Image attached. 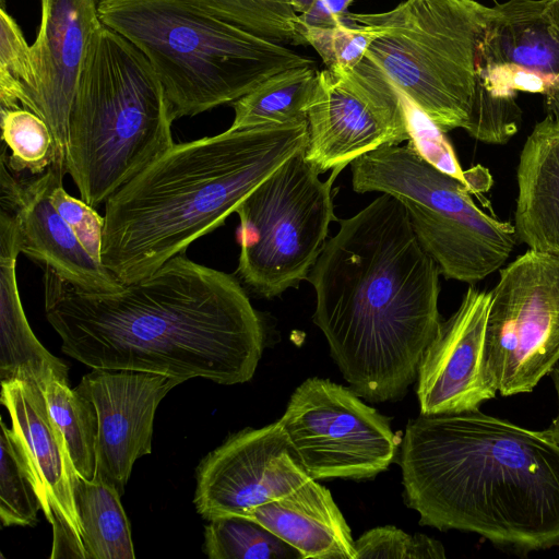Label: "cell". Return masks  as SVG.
Listing matches in <instances>:
<instances>
[{
	"mask_svg": "<svg viewBox=\"0 0 559 559\" xmlns=\"http://www.w3.org/2000/svg\"><path fill=\"white\" fill-rule=\"evenodd\" d=\"M45 313L62 352L103 369L245 383L264 347L262 320L239 280L179 253L117 292L76 288L43 267Z\"/></svg>",
	"mask_w": 559,
	"mask_h": 559,
	"instance_id": "6da1fadb",
	"label": "cell"
},
{
	"mask_svg": "<svg viewBox=\"0 0 559 559\" xmlns=\"http://www.w3.org/2000/svg\"><path fill=\"white\" fill-rule=\"evenodd\" d=\"M338 222L307 277L316 292L312 320L357 395L402 400L442 322L439 265L390 194Z\"/></svg>",
	"mask_w": 559,
	"mask_h": 559,
	"instance_id": "7a4b0ae2",
	"label": "cell"
},
{
	"mask_svg": "<svg viewBox=\"0 0 559 559\" xmlns=\"http://www.w3.org/2000/svg\"><path fill=\"white\" fill-rule=\"evenodd\" d=\"M419 524L483 536L516 552L559 546V444L478 409L419 414L397 453Z\"/></svg>",
	"mask_w": 559,
	"mask_h": 559,
	"instance_id": "3957f363",
	"label": "cell"
},
{
	"mask_svg": "<svg viewBox=\"0 0 559 559\" xmlns=\"http://www.w3.org/2000/svg\"><path fill=\"white\" fill-rule=\"evenodd\" d=\"M307 142L301 120L175 143L106 201L103 265L122 284L151 275L222 226Z\"/></svg>",
	"mask_w": 559,
	"mask_h": 559,
	"instance_id": "277c9868",
	"label": "cell"
},
{
	"mask_svg": "<svg viewBox=\"0 0 559 559\" xmlns=\"http://www.w3.org/2000/svg\"><path fill=\"white\" fill-rule=\"evenodd\" d=\"M493 15L475 0H404L345 19L376 33L365 58L444 133L464 129L490 144L519 130L516 96H493L480 75V46Z\"/></svg>",
	"mask_w": 559,
	"mask_h": 559,
	"instance_id": "5b68a950",
	"label": "cell"
},
{
	"mask_svg": "<svg viewBox=\"0 0 559 559\" xmlns=\"http://www.w3.org/2000/svg\"><path fill=\"white\" fill-rule=\"evenodd\" d=\"M98 14L151 62L175 120L234 103L281 71L314 64L195 0H99Z\"/></svg>",
	"mask_w": 559,
	"mask_h": 559,
	"instance_id": "8992f818",
	"label": "cell"
},
{
	"mask_svg": "<svg viewBox=\"0 0 559 559\" xmlns=\"http://www.w3.org/2000/svg\"><path fill=\"white\" fill-rule=\"evenodd\" d=\"M175 118L144 53L102 25L93 35L70 110L67 174L97 207L175 143Z\"/></svg>",
	"mask_w": 559,
	"mask_h": 559,
	"instance_id": "52a82bcc",
	"label": "cell"
},
{
	"mask_svg": "<svg viewBox=\"0 0 559 559\" xmlns=\"http://www.w3.org/2000/svg\"><path fill=\"white\" fill-rule=\"evenodd\" d=\"M349 165L354 191L386 193L402 203L445 278L474 284L512 252L514 225L478 209L468 185L430 164L411 143L383 145Z\"/></svg>",
	"mask_w": 559,
	"mask_h": 559,
	"instance_id": "ba28073f",
	"label": "cell"
},
{
	"mask_svg": "<svg viewBox=\"0 0 559 559\" xmlns=\"http://www.w3.org/2000/svg\"><path fill=\"white\" fill-rule=\"evenodd\" d=\"M343 168L328 180L296 153L239 204L238 278L263 298L280 296L307 280L326 242L334 215L332 187Z\"/></svg>",
	"mask_w": 559,
	"mask_h": 559,
	"instance_id": "9c48e42d",
	"label": "cell"
},
{
	"mask_svg": "<svg viewBox=\"0 0 559 559\" xmlns=\"http://www.w3.org/2000/svg\"><path fill=\"white\" fill-rule=\"evenodd\" d=\"M490 294L486 374L502 396L530 393L559 361V257L528 249Z\"/></svg>",
	"mask_w": 559,
	"mask_h": 559,
	"instance_id": "30bf717a",
	"label": "cell"
},
{
	"mask_svg": "<svg viewBox=\"0 0 559 559\" xmlns=\"http://www.w3.org/2000/svg\"><path fill=\"white\" fill-rule=\"evenodd\" d=\"M312 479H366L399 453L390 419L349 386L318 377L293 392L278 419Z\"/></svg>",
	"mask_w": 559,
	"mask_h": 559,
	"instance_id": "8fae6325",
	"label": "cell"
},
{
	"mask_svg": "<svg viewBox=\"0 0 559 559\" xmlns=\"http://www.w3.org/2000/svg\"><path fill=\"white\" fill-rule=\"evenodd\" d=\"M307 120L305 157L321 174L409 140L400 91L365 57L352 68L317 71Z\"/></svg>",
	"mask_w": 559,
	"mask_h": 559,
	"instance_id": "7c38bea8",
	"label": "cell"
},
{
	"mask_svg": "<svg viewBox=\"0 0 559 559\" xmlns=\"http://www.w3.org/2000/svg\"><path fill=\"white\" fill-rule=\"evenodd\" d=\"M284 427L277 420L230 435L197 468L193 503L205 520L248 516L310 479Z\"/></svg>",
	"mask_w": 559,
	"mask_h": 559,
	"instance_id": "4fadbf2b",
	"label": "cell"
},
{
	"mask_svg": "<svg viewBox=\"0 0 559 559\" xmlns=\"http://www.w3.org/2000/svg\"><path fill=\"white\" fill-rule=\"evenodd\" d=\"M1 404L31 467L41 510L52 526L50 558L86 559L74 500L79 476L64 438L35 381H1Z\"/></svg>",
	"mask_w": 559,
	"mask_h": 559,
	"instance_id": "5bb4252c",
	"label": "cell"
},
{
	"mask_svg": "<svg viewBox=\"0 0 559 559\" xmlns=\"http://www.w3.org/2000/svg\"><path fill=\"white\" fill-rule=\"evenodd\" d=\"M183 379L130 369L95 368L75 386L98 417L96 474L124 492L133 464L152 451L154 416L160 401Z\"/></svg>",
	"mask_w": 559,
	"mask_h": 559,
	"instance_id": "9a60e30c",
	"label": "cell"
},
{
	"mask_svg": "<svg viewBox=\"0 0 559 559\" xmlns=\"http://www.w3.org/2000/svg\"><path fill=\"white\" fill-rule=\"evenodd\" d=\"M490 292L468 287L459 309L442 321L417 373L420 414L476 411L496 396L485 370Z\"/></svg>",
	"mask_w": 559,
	"mask_h": 559,
	"instance_id": "2e32d148",
	"label": "cell"
},
{
	"mask_svg": "<svg viewBox=\"0 0 559 559\" xmlns=\"http://www.w3.org/2000/svg\"><path fill=\"white\" fill-rule=\"evenodd\" d=\"M0 162V209L15 217L21 253L84 292L119 290L123 284L88 254L51 203L52 186L66 169L51 165L40 175L16 178Z\"/></svg>",
	"mask_w": 559,
	"mask_h": 559,
	"instance_id": "e0dca14e",
	"label": "cell"
},
{
	"mask_svg": "<svg viewBox=\"0 0 559 559\" xmlns=\"http://www.w3.org/2000/svg\"><path fill=\"white\" fill-rule=\"evenodd\" d=\"M99 0H40V23L31 56L35 91L31 111L49 126L58 165L67 171L68 122L94 33L103 25Z\"/></svg>",
	"mask_w": 559,
	"mask_h": 559,
	"instance_id": "ac0fdd59",
	"label": "cell"
},
{
	"mask_svg": "<svg viewBox=\"0 0 559 559\" xmlns=\"http://www.w3.org/2000/svg\"><path fill=\"white\" fill-rule=\"evenodd\" d=\"M249 518L296 548L302 559H357L344 515L330 490L316 479L254 508Z\"/></svg>",
	"mask_w": 559,
	"mask_h": 559,
	"instance_id": "d6986e66",
	"label": "cell"
},
{
	"mask_svg": "<svg viewBox=\"0 0 559 559\" xmlns=\"http://www.w3.org/2000/svg\"><path fill=\"white\" fill-rule=\"evenodd\" d=\"M514 228L530 249L559 257V121L535 124L516 170Z\"/></svg>",
	"mask_w": 559,
	"mask_h": 559,
	"instance_id": "ffe728a7",
	"label": "cell"
},
{
	"mask_svg": "<svg viewBox=\"0 0 559 559\" xmlns=\"http://www.w3.org/2000/svg\"><path fill=\"white\" fill-rule=\"evenodd\" d=\"M19 253L15 217L0 209V379L29 380L39 384L55 374L69 381L68 366L40 344L26 319L16 281Z\"/></svg>",
	"mask_w": 559,
	"mask_h": 559,
	"instance_id": "44dd1931",
	"label": "cell"
},
{
	"mask_svg": "<svg viewBox=\"0 0 559 559\" xmlns=\"http://www.w3.org/2000/svg\"><path fill=\"white\" fill-rule=\"evenodd\" d=\"M492 8L480 68L513 64L559 76V31L545 12L544 0H509Z\"/></svg>",
	"mask_w": 559,
	"mask_h": 559,
	"instance_id": "7402d4cb",
	"label": "cell"
},
{
	"mask_svg": "<svg viewBox=\"0 0 559 559\" xmlns=\"http://www.w3.org/2000/svg\"><path fill=\"white\" fill-rule=\"evenodd\" d=\"M73 491L86 559H134L120 492L98 478L88 480L80 475Z\"/></svg>",
	"mask_w": 559,
	"mask_h": 559,
	"instance_id": "603a6c76",
	"label": "cell"
},
{
	"mask_svg": "<svg viewBox=\"0 0 559 559\" xmlns=\"http://www.w3.org/2000/svg\"><path fill=\"white\" fill-rule=\"evenodd\" d=\"M317 71L307 64L281 71L231 103L235 117L228 130L307 120Z\"/></svg>",
	"mask_w": 559,
	"mask_h": 559,
	"instance_id": "cb8c5ba5",
	"label": "cell"
},
{
	"mask_svg": "<svg viewBox=\"0 0 559 559\" xmlns=\"http://www.w3.org/2000/svg\"><path fill=\"white\" fill-rule=\"evenodd\" d=\"M50 416L61 431L72 463L80 476L92 480L96 474L98 417L94 404L69 381L55 374L38 384Z\"/></svg>",
	"mask_w": 559,
	"mask_h": 559,
	"instance_id": "d4e9b609",
	"label": "cell"
},
{
	"mask_svg": "<svg viewBox=\"0 0 559 559\" xmlns=\"http://www.w3.org/2000/svg\"><path fill=\"white\" fill-rule=\"evenodd\" d=\"M203 550L211 559H302L296 548L261 523L240 515L210 520Z\"/></svg>",
	"mask_w": 559,
	"mask_h": 559,
	"instance_id": "484cf974",
	"label": "cell"
},
{
	"mask_svg": "<svg viewBox=\"0 0 559 559\" xmlns=\"http://www.w3.org/2000/svg\"><path fill=\"white\" fill-rule=\"evenodd\" d=\"M1 132L5 145L1 157L13 173L40 175L56 164L52 132L35 112L22 107L1 109Z\"/></svg>",
	"mask_w": 559,
	"mask_h": 559,
	"instance_id": "4316f807",
	"label": "cell"
},
{
	"mask_svg": "<svg viewBox=\"0 0 559 559\" xmlns=\"http://www.w3.org/2000/svg\"><path fill=\"white\" fill-rule=\"evenodd\" d=\"M0 520L3 526H34L41 509L26 456L1 420L0 432Z\"/></svg>",
	"mask_w": 559,
	"mask_h": 559,
	"instance_id": "83f0119b",
	"label": "cell"
},
{
	"mask_svg": "<svg viewBox=\"0 0 559 559\" xmlns=\"http://www.w3.org/2000/svg\"><path fill=\"white\" fill-rule=\"evenodd\" d=\"M214 15L282 45H305L292 0H195Z\"/></svg>",
	"mask_w": 559,
	"mask_h": 559,
	"instance_id": "f1b7e54d",
	"label": "cell"
},
{
	"mask_svg": "<svg viewBox=\"0 0 559 559\" xmlns=\"http://www.w3.org/2000/svg\"><path fill=\"white\" fill-rule=\"evenodd\" d=\"M0 25V107L31 110L35 91L31 46L16 21L3 8Z\"/></svg>",
	"mask_w": 559,
	"mask_h": 559,
	"instance_id": "f546056e",
	"label": "cell"
},
{
	"mask_svg": "<svg viewBox=\"0 0 559 559\" xmlns=\"http://www.w3.org/2000/svg\"><path fill=\"white\" fill-rule=\"evenodd\" d=\"M300 33L305 43L314 48L326 68L356 66L364 59L376 37V33L368 26L348 20L328 27L301 24Z\"/></svg>",
	"mask_w": 559,
	"mask_h": 559,
	"instance_id": "4dcf8cb0",
	"label": "cell"
},
{
	"mask_svg": "<svg viewBox=\"0 0 559 559\" xmlns=\"http://www.w3.org/2000/svg\"><path fill=\"white\" fill-rule=\"evenodd\" d=\"M357 559H444L443 545L425 534H408L393 526H378L355 540Z\"/></svg>",
	"mask_w": 559,
	"mask_h": 559,
	"instance_id": "1f68e13d",
	"label": "cell"
},
{
	"mask_svg": "<svg viewBox=\"0 0 559 559\" xmlns=\"http://www.w3.org/2000/svg\"><path fill=\"white\" fill-rule=\"evenodd\" d=\"M62 183L63 177L55 181L50 192L51 203L71 227L88 254L96 261L102 262L105 217L82 199L70 195Z\"/></svg>",
	"mask_w": 559,
	"mask_h": 559,
	"instance_id": "d6a6232c",
	"label": "cell"
},
{
	"mask_svg": "<svg viewBox=\"0 0 559 559\" xmlns=\"http://www.w3.org/2000/svg\"><path fill=\"white\" fill-rule=\"evenodd\" d=\"M485 87L498 97L516 96V91L546 95L559 88V76L544 75L513 64L480 68Z\"/></svg>",
	"mask_w": 559,
	"mask_h": 559,
	"instance_id": "836d02e7",
	"label": "cell"
},
{
	"mask_svg": "<svg viewBox=\"0 0 559 559\" xmlns=\"http://www.w3.org/2000/svg\"><path fill=\"white\" fill-rule=\"evenodd\" d=\"M355 0H316L305 13L299 14L301 24L309 26H336L346 22L347 9Z\"/></svg>",
	"mask_w": 559,
	"mask_h": 559,
	"instance_id": "e575fe53",
	"label": "cell"
},
{
	"mask_svg": "<svg viewBox=\"0 0 559 559\" xmlns=\"http://www.w3.org/2000/svg\"><path fill=\"white\" fill-rule=\"evenodd\" d=\"M552 381H554V384H555V389H556V392H557V399H558V413H557V416L552 419L550 426L545 429L546 432L550 436V438L559 444V361L555 365V367L552 368V370L549 372Z\"/></svg>",
	"mask_w": 559,
	"mask_h": 559,
	"instance_id": "d590c367",
	"label": "cell"
},
{
	"mask_svg": "<svg viewBox=\"0 0 559 559\" xmlns=\"http://www.w3.org/2000/svg\"><path fill=\"white\" fill-rule=\"evenodd\" d=\"M545 12L559 31V0H544Z\"/></svg>",
	"mask_w": 559,
	"mask_h": 559,
	"instance_id": "8d00e7d4",
	"label": "cell"
},
{
	"mask_svg": "<svg viewBox=\"0 0 559 559\" xmlns=\"http://www.w3.org/2000/svg\"><path fill=\"white\" fill-rule=\"evenodd\" d=\"M316 0H292V7L297 14L307 12Z\"/></svg>",
	"mask_w": 559,
	"mask_h": 559,
	"instance_id": "74e56055",
	"label": "cell"
}]
</instances>
